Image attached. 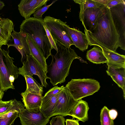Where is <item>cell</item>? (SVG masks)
Instances as JSON below:
<instances>
[{
	"mask_svg": "<svg viewBox=\"0 0 125 125\" xmlns=\"http://www.w3.org/2000/svg\"><path fill=\"white\" fill-rule=\"evenodd\" d=\"M89 45L99 46L116 52L119 47V37L109 9L105 5L94 28L90 31L84 30Z\"/></svg>",
	"mask_w": 125,
	"mask_h": 125,
	"instance_id": "6da1fadb",
	"label": "cell"
},
{
	"mask_svg": "<svg viewBox=\"0 0 125 125\" xmlns=\"http://www.w3.org/2000/svg\"><path fill=\"white\" fill-rule=\"evenodd\" d=\"M57 51L54 55L51 54L52 60L47 66L46 76L53 86L64 82L68 75L73 60L78 59L81 62H86L78 56L74 50L70 47L67 48L56 41Z\"/></svg>",
	"mask_w": 125,
	"mask_h": 125,
	"instance_id": "7a4b0ae2",
	"label": "cell"
},
{
	"mask_svg": "<svg viewBox=\"0 0 125 125\" xmlns=\"http://www.w3.org/2000/svg\"><path fill=\"white\" fill-rule=\"evenodd\" d=\"M44 25L42 18L30 17L22 21L20 29L33 41L46 60L52 49Z\"/></svg>",
	"mask_w": 125,
	"mask_h": 125,
	"instance_id": "3957f363",
	"label": "cell"
},
{
	"mask_svg": "<svg viewBox=\"0 0 125 125\" xmlns=\"http://www.w3.org/2000/svg\"><path fill=\"white\" fill-rule=\"evenodd\" d=\"M9 52L8 49L0 48V87L4 92L9 89H15L13 83L19 74L18 68L14 64V59Z\"/></svg>",
	"mask_w": 125,
	"mask_h": 125,
	"instance_id": "277c9868",
	"label": "cell"
},
{
	"mask_svg": "<svg viewBox=\"0 0 125 125\" xmlns=\"http://www.w3.org/2000/svg\"><path fill=\"white\" fill-rule=\"evenodd\" d=\"M65 87L74 99L76 101L92 95L100 87L99 83L92 79H72Z\"/></svg>",
	"mask_w": 125,
	"mask_h": 125,
	"instance_id": "5b68a950",
	"label": "cell"
},
{
	"mask_svg": "<svg viewBox=\"0 0 125 125\" xmlns=\"http://www.w3.org/2000/svg\"><path fill=\"white\" fill-rule=\"evenodd\" d=\"M44 24L50 32L54 40L67 48L74 45L73 41L64 26L66 22L49 16L44 18Z\"/></svg>",
	"mask_w": 125,
	"mask_h": 125,
	"instance_id": "8992f818",
	"label": "cell"
},
{
	"mask_svg": "<svg viewBox=\"0 0 125 125\" xmlns=\"http://www.w3.org/2000/svg\"><path fill=\"white\" fill-rule=\"evenodd\" d=\"M113 22L119 37L120 48L125 50V1L109 9Z\"/></svg>",
	"mask_w": 125,
	"mask_h": 125,
	"instance_id": "52a82bcc",
	"label": "cell"
},
{
	"mask_svg": "<svg viewBox=\"0 0 125 125\" xmlns=\"http://www.w3.org/2000/svg\"><path fill=\"white\" fill-rule=\"evenodd\" d=\"M21 67L18 68L19 73L23 77L26 75H37L41 83L42 86L46 87L48 84L46 73L39 63L31 54L27 56L26 61L23 63Z\"/></svg>",
	"mask_w": 125,
	"mask_h": 125,
	"instance_id": "ba28073f",
	"label": "cell"
},
{
	"mask_svg": "<svg viewBox=\"0 0 125 125\" xmlns=\"http://www.w3.org/2000/svg\"><path fill=\"white\" fill-rule=\"evenodd\" d=\"M78 101L75 100L66 87L58 94L57 100L52 116L60 115L63 117L70 113Z\"/></svg>",
	"mask_w": 125,
	"mask_h": 125,
	"instance_id": "9c48e42d",
	"label": "cell"
},
{
	"mask_svg": "<svg viewBox=\"0 0 125 125\" xmlns=\"http://www.w3.org/2000/svg\"><path fill=\"white\" fill-rule=\"evenodd\" d=\"M21 125H46L50 118H47L40 108L25 109L18 114Z\"/></svg>",
	"mask_w": 125,
	"mask_h": 125,
	"instance_id": "30bf717a",
	"label": "cell"
},
{
	"mask_svg": "<svg viewBox=\"0 0 125 125\" xmlns=\"http://www.w3.org/2000/svg\"><path fill=\"white\" fill-rule=\"evenodd\" d=\"M104 6L103 5L99 8H88L79 14V18L84 28V30L90 31L94 28Z\"/></svg>",
	"mask_w": 125,
	"mask_h": 125,
	"instance_id": "8fae6325",
	"label": "cell"
},
{
	"mask_svg": "<svg viewBox=\"0 0 125 125\" xmlns=\"http://www.w3.org/2000/svg\"><path fill=\"white\" fill-rule=\"evenodd\" d=\"M11 36L13 41V43L8 44V48L12 46L16 48L21 55V61L23 63L26 61L27 56L30 54L27 40V35L22 31L17 32L13 30Z\"/></svg>",
	"mask_w": 125,
	"mask_h": 125,
	"instance_id": "7c38bea8",
	"label": "cell"
},
{
	"mask_svg": "<svg viewBox=\"0 0 125 125\" xmlns=\"http://www.w3.org/2000/svg\"><path fill=\"white\" fill-rule=\"evenodd\" d=\"M49 0H21L18 5V10L21 15L25 19L39 8L46 5Z\"/></svg>",
	"mask_w": 125,
	"mask_h": 125,
	"instance_id": "4fadbf2b",
	"label": "cell"
},
{
	"mask_svg": "<svg viewBox=\"0 0 125 125\" xmlns=\"http://www.w3.org/2000/svg\"><path fill=\"white\" fill-rule=\"evenodd\" d=\"M65 22L64 26L70 36L76 47L84 52L87 50L89 45L86 35L82 31L74 28H71Z\"/></svg>",
	"mask_w": 125,
	"mask_h": 125,
	"instance_id": "5bb4252c",
	"label": "cell"
},
{
	"mask_svg": "<svg viewBox=\"0 0 125 125\" xmlns=\"http://www.w3.org/2000/svg\"><path fill=\"white\" fill-rule=\"evenodd\" d=\"M107 74L110 76L113 80L123 90V96H125V67H118L107 63Z\"/></svg>",
	"mask_w": 125,
	"mask_h": 125,
	"instance_id": "9a60e30c",
	"label": "cell"
},
{
	"mask_svg": "<svg viewBox=\"0 0 125 125\" xmlns=\"http://www.w3.org/2000/svg\"><path fill=\"white\" fill-rule=\"evenodd\" d=\"M14 27L13 22L9 19H0V48L3 45H7L11 40V33Z\"/></svg>",
	"mask_w": 125,
	"mask_h": 125,
	"instance_id": "2e32d148",
	"label": "cell"
},
{
	"mask_svg": "<svg viewBox=\"0 0 125 125\" xmlns=\"http://www.w3.org/2000/svg\"><path fill=\"white\" fill-rule=\"evenodd\" d=\"M58 94L54 95L45 94L42 98L40 110L47 118L52 117Z\"/></svg>",
	"mask_w": 125,
	"mask_h": 125,
	"instance_id": "e0dca14e",
	"label": "cell"
},
{
	"mask_svg": "<svg viewBox=\"0 0 125 125\" xmlns=\"http://www.w3.org/2000/svg\"><path fill=\"white\" fill-rule=\"evenodd\" d=\"M89 107L87 103L82 99L78 101L71 111L69 115L83 122L88 120V111Z\"/></svg>",
	"mask_w": 125,
	"mask_h": 125,
	"instance_id": "ac0fdd59",
	"label": "cell"
},
{
	"mask_svg": "<svg viewBox=\"0 0 125 125\" xmlns=\"http://www.w3.org/2000/svg\"><path fill=\"white\" fill-rule=\"evenodd\" d=\"M21 94L26 109H30L40 108L43 97L42 95L31 93L26 90L22 92Z\"/></svg>",
	"mask_w": 125,
	"mask_h": 125,
	"instance_id": "d6986e66",
	"label": "cell"
},
{
	"mask_svg": "<svg viewBox=\"0 0 125 125\" xmlns=\"http://www.w3.org/2000/svg\"><path fill=\"white\" fill-rule=\"evenodd\" d=\"M26 40L29 49L30 54L41 65L46 73L47 65L46 60L43 55L33 41L27 35Z\"/></svg>",
	"mask_w": 125,
	"mask_h": 125,
	"instance_id": "ffe728a7",
	"label": "cell"
},
{
	"mask_svg": "<svg viewBox=\"0 0 125 125\" xmlns=\"http://www.w3.org/2000/svg\"><path fill=\"white\" fill-rule=\"evenodd\" d=\"M103 54L107 59V63L118 67H125V56L106 49H102Z\"/></svg>",
	"mask_w": 125,
	"mask_h": 125,
	"instance_id": "44dd1931",
	"label": "cell"
},
{
	"mask_svg": "<svg viewBox=\"0 0 125 125\" xmlns=\"http://www.w3.org/2000/svg\"><path fill=\"white\" fill-rule=\"evenodd\" d=\"M86 57L90 62L96 64L106 63L107 62V60L103 54L102 49L96 46L87 51Z\"/></svg>",
	"mask_w": 125,
	"mask_h": 125,
	"instance_id": "7402d4cb",
	"label": "cell"
},
{
	"mask_svg": "<svg viewBox=\"0 0 125 125\" xmlns=\"http://www.w3.org/2000/svg\"><path fill=\"white\" fill-rule=\"evenodd\" d=\"M24 107L22 103L16 99L7 101H0V116L9 112L12 110L21 112Z\"/></svg>",
	"mask_w": 125,
	"mask_h": 125,
	"instance_id": "603a6c76",
	"label": "cell"
},
{
	"mask_svg": "<svg viewBox=\"0 0 125 125\" xmlns=\"http://www.w3.org/2000/svg\"><path fill=\"white\" fill-rule=\"evenodd\" d=\"M24 77L26 83V90L31 93L42 95L43 93V86L34 79L32 76L26 75Z\"/></svg>",
	"mask_w": 125,
	"mask_h": 125,
	"instance_id": "cb8c5ba5",
	"label": "cell"
},
{
	"mask_svg": "<svg viewBox=\"0 0 125 125\" xmlns=\"http://www.w3.org/2000/svg\"><path fill=\"white\" fill-rule=\"evenodd\" d=\"M73 1L75 3L80 5V11L79 14H81L88 8H99L103 5L94 0H73Z\"/></svg>",
	"mask_w": 125,
	"mask_h": 125,
	"instance_id": "d4e9b609",
	"label": "cell"
},
{
	"mask_svg": "<svg viewBox=\"0 0 125 125\" xmlns=\"http://www.w3.org/2000/svg\"><path fill=\"white\" fill-rule=\"evenodd\" d=\"M18 117V114L16 111L11 110L0 116V125H12L15 120Z\"/></svg>",
	"mask_w": 125,
	"mask_h": 125,
	"instance_id": "484cf974",
	"label": "cell"
},
{
	"mask_svg": "<svg viewBox=\"0 0 125 125\" xmlns=\"http://www.w3.org/2000/svg\"><path fill=\"white\" fill-rule=\"evenodd\" d=\"M109 110L105 106L101 109L100 115L101 125H114L113 120L109 115Z\"/></svg>",
	"mask_w": 125,
	"mask_h": 125,
	"instance_id": "4316f807",
	"label": "cell"
},
{
	"mask_svg": "<svg viewBox=\"0 0 125 125\" xmlns=\"http://www.w3.org/2000/svg\"><path fill=\"white\" fill-rule=\"evenodd\" d=\"M57 1V0H53L50 4L44 6L38 9L33 13L34 17L38 19L42 18V15L48 10L49 7Z\"/></svg>",
	"mask_w": 125,
	"mask_h": 125,
	"instance_id": "83f0119b",
	"label": "cell"
},
{
	"mask_svg": "<svg viewBox=\"0 0 125 125\" xmlns=\"http://www.w3.org/2000/svg\"><path fill=\"white\" fill-rule=\"evenodd\" d=\"M65 118L61 115L52 117L50 121V125H65Z\"/></svg>",
	"mask_w": 125,
	"mask_h": 125,
	"instance_id": "f1b7e54d",
	"label": "cell"
},
{
	"mask_svg": "<svg viewBox=\"0 0 125 125\" xmlns=\"http://www.w3.org/2000/svg\"><path fill=\"white\" fill-rule=\"evenodd\" d=\"M44 26L48 38L51 44L52 49H54L57 51V48L56 46V41L54 40L50 32L46 26L44 24Z\"/></svg>",
	"mask_w": 125,
	"mask_h": 125,
	"instance_id": "f546056e",
	"label": "cell"
},
{
	"mask_svg": "<svg viewBox=\"0 0 125 125\" xmlns=\"http://www.w3.org/2000/svg\"><path fill=\"white\" fill-rule=\"evenodd\" d=\"M64 86L63 85L60 87L58 86H55L49 90L45 94L54 95L59 94L62 90Z\"/></svg>",
	"mask_w": 125,
	"mask_h": 125,
	"instance_id": "4dcf8cb0",
	"label": "cell"
},
{
	"mask_svg": "<svg viewBox=\"0 0 125 125\" xmlns=\"http://www.w3.org/2000/svg\"><path fill=\"white\" fill-rule=\"evenodd\" d=\"M125 1V0H111L106 5L109 9Z\"/></svg>",
	"mask_w": 125,
	"mask_h": 125,
	"instance_id": "1f68e13d",
	"label": "cell"
},
{
	"mask_svg": "<svg viewBox=\"0 0 125 125\" xmlns=\"http://www.w3.org/2000/svg\"><path fill=\"white\" fill-rule=\"evenodd\" d=\"M79 120L74 119H67L65 122L66 123V125H80L79 123Z\"/></svg>",
	"mask_w": 125,
	"mask_h": 125,
	"instance_id": "d6a6232c",
	"label": "cell"
},
{
	"mask_svg": "<svg viewBox=\"0 0 125 125\" xmlns=\"http://www.w3.org/2000/svg\"><path fill=\"white\" fill-rule=\"evenodd\" d=\"M109 115L110 118L112 120L115 119L117 117L118 113L117 111L114 109L109 110Z\"/></svg>",
	"mask_w": 125,
	"mask_h": 125,
	"instance_id": "836d02e7",
	"label": "cell"
},
{
	"mask_svg": "<svg viewBox=\"0 0 125 125\" xmlns=\"http://www.w3.org/2000/svg\"><path fill=\"white\" fill-rule=\"evenodd\" d=\"M94 1L101 4H102L106 5L111 0H94Z\"/></svg>",
	"mask_w": 125,
	"mask_h": 125,
	"instance_id": "e575fe53",
	"label": "cell"
},
{
	"mask_svg": "<svg viewBox=\"0 0 125 125\" xmlns=\"http://www.w3.org/2000/svg\"><path fill=\"white\" fill-rule=\"evenodd\" d=\"M4 92L2 91L0 87V101L2 100V99L3 96Z\"/></svg>",
	"mask_w": 125,
	"mask_h": 125,
	"instance_id": "d590c367",
	"label": "cell"
},
{
	"mask_svg": "<svg viewBox=\"0 0 125 125\" xmlns=\"http://www.w3.org/2000/svg\"><path fill=\"white\" fill-rule=\"evenodd\" d=\"M5 6L4 3L3 1L0 0V10L2 9Z\"/></svg>",
	"mask_w": 125,
	"mask_h": 125,
	"instance_id": "8d00e7d4",
	"label": "cell"
},
{
	"mask_svg": "<svg viewBox=\"0 0 125 125\" xmlns=\"http://www.w3.org/2000/svg\"><path fill=\"white\" fill-rule=\"evenodd\" d=\"M1 18L0 17V19H1Z\"/></svg>",
	"mask_w": 125,
	"mask_h": 125,
	"instance_id": "74e56055",
	"label": "cell"
}]
</instances>
